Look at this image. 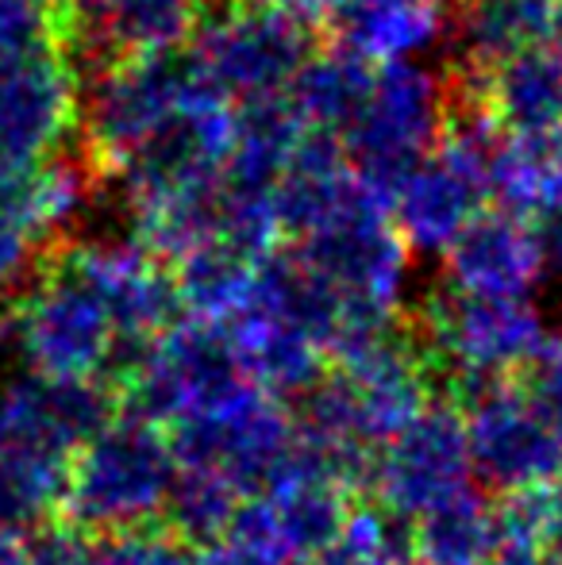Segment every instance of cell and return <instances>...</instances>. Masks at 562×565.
<instances>
[{
  "label": "cell",
  "mask_w": 562,
  "mask_h": 565,
  "mask_svg": "<svg viewBox=\"0 0 562 565\" xmlns=\"http://www.w3.org/2000/svg\"><path fill=\"white\" fill-rule=\"evenodd\" d=\"M181 308L173 274L139 238H66L12 297L0 335L31 373L120 396Z\"/></svg>",
  "instance_id": "cell-1"
},
{
  "label": "cell",
  "mask_w": 562,
  "mask_h": 565,
  "mask_svg": "<svg viewBox=\"0 0 562 565\" xmlns=\"http://www.w3.org/2000/svg\"><path fill=\"white\" fill-rule=\"evenodd\" d=\"M293 258L331 292L343 328L331 347H354L393 328L409 289V243L393 224L390 196L359 170L293 231Z\"/></svg>",
  "instance_id": "cell-2"
},
{
  "label": "cell",
  "mask_w": 562,
  "mask_h": 565,
  "mask_svg": "<svg viewBox=\"0 0 562 565\" xmlns=\"http://www.w3.org/2000/svg\"><path fill=\"white\" fill-rule=\"evenodd\" d=\"M543 335V316L532 300L474 297L450 285L427 292L413 316V339L432 373V388L439 385L443 401L463 412L509 381Z\"/></svg>",
  "instance_id": "cell-3"
},
{
  "label": "cell",
  "mask_w": 562,
  "mask_h": 565,
  "mask_svg": "<svg viewBox=\"0 0 562 565\" xmlns=\"http://www.w3.org/2000/svg\"><path fill=\"white\" fill-rule=\"evenodd\" d=\"M82 70L51 15H0V158L54 162L82 135Z\"/></svg>",
  "instance_id": "cell-4"
},
{
  "label": "cell",
  "mask_w": 562,
  "mask_h": 565,
  "mask_svg": "<svg viewBox=\"0 0 562 565\" xmlns=\"http://www.w3.org/2000/svg\"><path fill=\"white\" fill-rule=\"evenodd\" d=\"M173 477L178 458L170 435L131 412H120L97 439L74 454L59 520L89 539L150 527L162 520Z\"/></svg>",
  "instance_id": "cell-5"
},
{
  "label": "cell",
  "mask_w": 562,
  "mask_h": 565,
  "mask_svg": "<svg viewBox=\"0 0 562 565\" xmlns=\"http://www.w3.org/2000/svg\"><path fill=\"white\" fill-rule=\"evenodd\" d=\"M450 105L455 77L435 74L424 62L378 66L359 116L343 131L347 158L390 196L397 181L439 147Z\"/></svg>",
  "instance_id": "cell-6"
},
{
  "label": "cell",
  "mask_w": 562,
  "mask_h": 565,
  "mask_svg": "<svg viewBox=\"0 0 562 565\" xmlns=\"http://www.w3.org/2000/svg\"><path fill=\"white\" fill-rule=\"evenodd\" d=\"M193 62L232 105L278 100L312 62V28L255 4L212 8L193 43Z\"/></svg>",
  "instance_id": "cell-7"
},
{
  "label": "cell",
  "mask_w": 562,
  "mask_h": 565,
  "mask_svg": "<svg viewBox=\"0 0 562 565\" xmlns=\"http://www.w3.org/2000/svg\"><path fill=\"white\" fill-rule=\"evenodd\" d=\"M89 173L82 166L0 158V297L12 300L85 216Z\"/></svg>",
  "instance_id": "cell-8"
},
{
  "label": "cell",
  "mask_w": 562,
  "mask_h": 565,
  "mask_svg": "<svg viewBox=\"0 0 562 565\" xmlns=\"http://www.w3.org/2000/svg\"><path fill=\"white\" fill-rule=\"evenodd\" d=\"M466 484H474L466 412L435 396L421 416L401 427L378 454L374 500L421 520L439 500L455 497Z\"/></svg>",
  "instance_id": "cell-9"
},
{
  "label": "cell",
  "mask_w": 562,
  "mask_h": 565,
  "mask_svg": "<svg viewBox=\"0 0 562 565\" xmlns=\"http://www.w3.org/2000/svg\"><path fill=\"white\" fill-rule=\"evenodd\" d=\"M466 431L474 481L494 497L559 481L562 435L528 408L512 377L466 408Z\"/></svg>",
  "instance_id": "cell-10"
},
{
  "label": "cell",
  "mask_w": 562,
  "mask_h": 565,
  "mask_svg": "<svg viewBox=\"0 0 562 565\" xmlns=\"http://www.w3.org/2000/svg\"><path fill=\"white\" fill-rule=\"evenodd\" d=\"M209 12L212 0H77L66 12L70 46L97 70L173 58L197 43Z\"/></svg>",
  "instance_id": "cell-11"
},
{
  "label": "cell",
  "mask_w": 562,
  "mask_h": 565,
  "mask_svg": "<svg viewBox=\"0 0 562 565\" xmlns=\"http://www.w3.org/2000/svg\"><path fill=\"white\" fill-rule=\"evenodd\" d=\"M443 262H447L450 289L474 292V297L528 300L536 285L548 277L536 227L509 212H481L443 254Z\"/></svg>",
  "instance_id": "cell-12"
},
{
  "label": "cell",
  "mask_w": 562,
  "mask_h": 565,
  "mask_svg": "<svg viewBox=\"0 0 562 565\" xmlns=\"http://www.w3.org/2000/svg\"><path fill=\"white\" fill-rule=\"evenodd\" d=\"M220 328L232 335L243 373L278 401H300L328 373L324 370L328 350L278 308L263 305L255 292H251L247 308Z\"/></svg>",
  "instance_id": "cell-13"
},
{
  "label": "cell",
  "mask_w": 562,
  "mask_h": 565,
  "mask_svg": "<svg viewBox=\"0 0 562 565\" xmlns=\"http://www.w3.org/2000/svg\"><path fill=\"white\" fill-rule=\"evenodd\" d=\"M339 46L367 66L421 62L447 35V20L435 0H336L328 15Z\"/></svg>",
  "instance_id": "cell-14"
},
{
  "label": "cell",
  "mask_w": 562,
  "mask_h": 565,
  "mask_svg": "<svg viewBox=\"0 0 562 565\" xmlns=\"http://www.w3.org/2000/svg\"><path fill=\"white\" fill-rule=\"evenodd\" d=\"M470 82L497 127H505L509 135L520 139L562 135V46H532Z\"/></svg>",
  "instance_id": "cell-15"
},
{
  "label": "cell",
  "mask_w": 562,
  "mask_h": 565,
  "mask_svg": "<svg viewBox=\"0 0 562 565\" xmlns=\"http://www.w3.org/2000/svg\"><path fill=\"white\" fill-rule=\"evenodd\" d=\"M562 35V0H463L455 46L466 77H486L512 54L555 43Z\"/></svg>",
  "instance_id": "cell-16"
},
{
  "label": "cell",
  "mask_w": 562,
  "mask_h": 565,
  "mask_svg": "<svg viewBox=\"0 0 562 565\" xmlns=\"http://www.w3.org/2000/svg\"><path fill=\"white\" fill-rule=\"evenodd\" d=\"M489 196L501 212L528 224L562 212V135L501 139L489 162Z\"/></svg>",
  "instance_id": "cell-17"
},
{
  "label": "cell",
  "mask_w": 562,
  "mask_h": 565,
  "mask_svg": "<svg viewBox=\"0 0 562 565\" xmlns=\"http://www.w3.org/2000/svg\"><path fill=\"white\" fill-rule=\"evenodd\" d=\"M421 558L435 565H489L497 554V500L478 481L416 520Z\"/></svg>",
  "instance_id": "cell-18"
},
{
  "label": "cell",
  "mask_w": 562,
  "mask_h": 565,
  "mask_svg": "<svg viewBox=\"0 0 562 565\" xmlns=\"http://www.w3.org/2000/svg\"><path fill=\"white\" fill-rule=\"evenodd\" d=\"M370 82H374V70L362 58H354L351 51L336 46L328 54H312V62L300 70V77L285 97L308 131L343 139V131L367 100Z\"/></svg>",
  "instance_id": "cell-19"
},
{
  "label": "cell",
  "mask_w": 562,
  "mask_h": 565,
  "mask_svg": "<svg viewBox=\"0 0 562 565\" xmlns=\"http://www.w3.org/2000/svg\"><path fill=\"white\" fill-rule=\"evenodd\" d=\"M278 546L289 562H316L339 543L354 512V497L331 481H289L271 492Z\"/></svg>",
  "instance_id": "cell-20"
},
{
  "label": "cell",
  "mask_w": 562,
  "mask_h": 565,
  "mask_svg": "<svg viewBox=\"0 0 562 565\" xmlns=\"http://www.w3.org/2000/svg\"><path fill=\"white\" fill-rule=\"evenodd\" d=\"M70 461L0 439V531L31 535L62 515Z\"/></svg>",
  "instance_id": "cell-21"
},
{
  "label": "cell",
  "mask_w": 562,
  "mask_h": 565,
  "mask_svg": "<svg viewBox=\"0 0 562 565\" xmlns=\"http://www.w3.org/2000/svg\"><path fill=\"white\" fill-rule=\"evenodd\" d=\"M240 504L243 492L224 473H216V469H178L158 523L201 554L232 535Z\"/></svg>",
  "instance_id": "cell-22"
},
{
  "label": "cell",
  "mask_w": 562,
  "mask_h": 565,
  "mask_svg": "<svg viewBox=\"0 0 562 565\" xmlns=\"http://www.w3.org/2000/svg\"><path fill=\"white\" fill-rule=\"evenodd\" d=\"M497 500V546H520V551L548 554L551 531H555L562 489L559 484H536V489L505 492Z\"/></svg>",
  "instance_id": "cell-23"
},
{
  "label": "cell",
  "mask_w": 562,
  "mask_h": 565,
  "mask_svg": "<svg viewBox=\"0 0 562 565\" xmlns=\"http://www.w3.org/2000/svg\"><path fill=\"white\" fill-rule=\"evenodd\" d=\"M93 565H197V551L170 535L162 523H150L93 539Z\"/></svg>",
  "instance_id": "cell-24"
},
{
  "label": "cell",
  "mask_w": 562,
  "mask_h": 565,
  "mask_svg": "<svg viewBox=\"0 0 562 565\" xmlns=\"http://www.w3.org/2000/svg\"><path fill=\"white\" fill-rule=\"evenodd\" d=\"M512 385L528 408L562 435V331H548L540 339V347L512 373Z\"/></svg>",
  "instance_id": "cell-25"
},
{
  "label": "cell",
  "mask_w": 562,
  "mask_h": 565,
  "mask_svg": "<svg viewBox=\"0 0 562 565\" xmlns=\"http://www.w3.org/2000/svg\"><path fill=\"white\" fill-rule=\"evenodd\" d=\"M312 565H397V562H393V554L385 551V543L378 539V527H374V520H370V508L359 504L351 512L347 531L339 535V543L328 546Z\"/></svg>",
  "instance_id": "cell-26"
},
{
  "label": "cell",
  "mask_w": 562,
  "mask_h": 565,
  "mask_svg": "<svg viewBox=\"0 0 562 565\" xmlns=\"http://www.w3.org/2000/svg\"><path fill=\"white\" fill-rule=\"evenodd\" d=\"M28 565H93V539L66 520L43 523L28 535Z\"/></svg>",
  "instance_id": "cell-27"
},
{
  "label": "cell",
  "mask_w": 562,
  "mask_h": 565,
  "mask_svg": "<svg viewBox=\"0 0 562 565\" xmlns=\"http://www.w3.org/2000/svg\"><path fill=\"white\" fill-rule=\"evenodd\" d=\"M240 4H255V8H271V12H282V15H293L300 23H328L331 8L336 0H240Z\"/></svg>",
  "instance_id": "cell-28"
},
{
  "label": "cell",
  "mask_w": 562,
  "mask_h": 565,
  "mask_svg": "<svg viewBox=\"0 0 562 565\" xmlns=\"http://www.w3.org/2000/svg\"><path fill=\"white\" fill-rule=\"evenodd\" d=\"M536 235H540V246H543V266H548V277H555L562 285V212L555 216H543L536 224Z\"/></svg>",
  "instance_id": "cell-29"
},
{
  "label": "cell",
  "mask_w": 562,
  "mask_h": 565,
  "mask_svg": "<svg viewBox=\"0 0 562 565\" xmlns=\"http://www.w3.org/2000/svg\"><path fill=\"white\" fill-rule=\"evenodd\" d=\"M0 565H28V535L0 531Z\"/></svg>",
  "instance_id": "cell-30"
},
{
  "label": "cell",
  "mask_w": 562,
  "mask_h": 565,
  "mask_svg": "<svg viewBox=\"0 0 562 565\" xmlns=\"http://www.w3.org/2000/svg\"><path fill=\"white\" fill-rule=\"evenodd\" d=\"M548 554H559V558H562V508H559V520H555V531H551V543H548Z\"/></svg>",
  "instance_id": "cell-31"
},
{
  "label": "cell",
  "mask_w": 562,
  "mask_h": 565,
  "mask_svg": "<svg viewBox=\"0 0 562 565\" xmlns=\"http://www.w3.org/2000/svg\"><path fill=\"white\" fill-rule=\"evenodd\" d=\"M540 565H562V558H559V554H548V558H543Z\"/></svg>",
  "instance_id": "cell-32"
},
{
  "label": "cell",
  "mask_w": 562,
  "mask_h": 565,
  "mask_svg": "<svg viewBox=\"0 0 562 565\" xmlns=\"http://www.w3.org/2000/svg\"><path fill=\"white\" fill-rule=\"evenodd\" d=\"M409 565H435V562H427V558H416V562H409Z\"/></svg>",
  "instance_id": "cell-33"
},
{
  "label": "cell",
  "mask_w": 562,
  "mask_h": 565,
  "mask_svg": "<svg viewBox=\"0 0 562 565\" xmlns=\"http://www.w3.org/2000/svg\"><path fill=\"white\" fill-rule=\"evenodd\" d=\"M559 489H562V473H559Z\"/></svg>",
  "instance_id": "cell-34"
},
{
  "label": "cell",
  "mask_w": 562,
  "mask_h": 565,
  "mask_svg": "<svg viewBox=\"0 0 562 565\" xmlns=\"http://www.w3.org/2000/svg\"><path fill=\"white\" fill-rule=\"evenodd\" d=\"M435 4H443V0H435Z\"/></svg>",
  "instance_id": "cell-35"
}]
</instances>
